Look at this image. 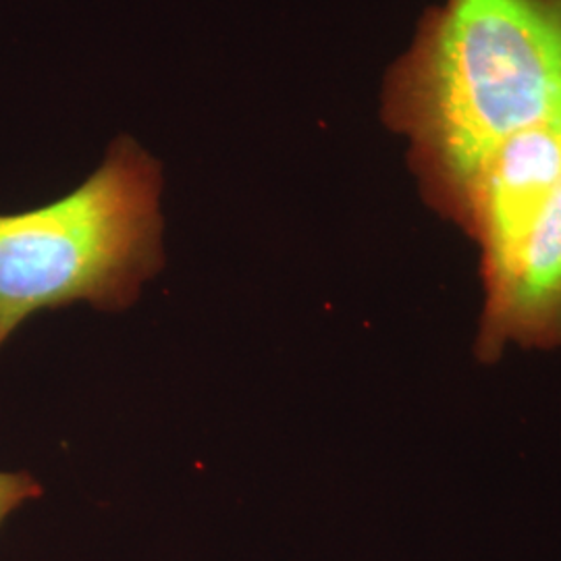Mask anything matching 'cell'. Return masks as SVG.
<instances>
[{
    "mask_svg": "<svg viewBox=\"0 0 561 561\" xmlns=\"http://www.w3.org/2000/svg\"><path fill=\"white\" fill-rule=\"evenodd\" d=\"M561 115V0H443L382 85L426 204L495 144Z\"/></svg>",
    "mask_w": 561,
    "mask_h": 561,
    "instance_id": "obj_1",
    "label": "cell"
},
{
    "mask_svg": "<svg viewBox=\"0 0 561 561\" xmlns=\"http://www.w3.org/2000/svg\"><path fill=\"white\" fill-rule=\"evenodd\" d=\"M161 192V162L119 136L67 196L0 215V347L34 312L138 300L164 266Z\"/></svg>",
    "mask_w": 561,
    "mask_h": 561,
    "instance_id": "obj_2",
    "label": "cell"
},
{
    "mask_svg": "<svg viewBox=\"0 0 561 561\" xmlns=\"http://www.w3.org/2000/svg\"><path fill=\"white\" fill-rule=\"evenodd\" d=\"M431 208L479 250L477 356L560 352L561 115L495 144Z\"/></svg>",
    "mask_w": 561,
    "mask_h": 561,
    "instance_id": "obj_3",
    "label": "cell"
},
{
    "mask_svg": "<svg viewBox=\"0 0 561 561\" xmlns=\"http://www.w3.org/2000/svg\"><path fill=\"white\" fill-rule=\"evenodd\" d=\"M44 489L27 472H0V526L23 503L38 500Z\"/></svg>",
    "mask_w": 561,
    "mask_h": 561,
    "instance_id": "obj_4",
    "label": "cell"
}]
</instances>
